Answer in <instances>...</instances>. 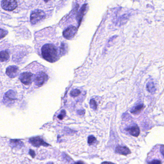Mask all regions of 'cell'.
Segmentation results:
<instances>
[{"instance_id": "7c38bea8", "label": "cell", "mask_w": 164, "mask_h": 164, "mask_svg": "<svg viewBox=\"0 0 164 164\" xmlns=\"http://www.w3.org/2000/svg\"><path fill=\"white\" fill-rule=\"evenodd\" d=\"M10 58V54L8 50L0 51V62H6Z\"/></svg>"}, {"instance_id": "ac0fdd59", "label": "cell", "mask_w": 164, "mask_h": 164, "mask_svg": "<svg viewBox=\"0 0 164 164\" xmlns=\"http://www.w3.org/2000/svg\"><path fill=\"white\" fill-rule=\"evenodd\" d=\"M90 107L94 110H96L97 109V103L94 99H91L90 100Z\"/></svg>"}, {"instance_id": "ba28073f", "label": "cell", "mask_w": 164, "mask_h": 164, "mask_svg": "<svg viewBox=\"0 0 164 164\" xmlns=\"http://www.w3.org/2000/svg\"><path fill=\"white\" fill-rule=\"evenodd\" d=\"M17 99L16 93L14 90H9L6 93L4 97V100L6 102H12Z\"/></svg>"}, {"instance_id": "9a60e30c", "label": "cell", "mask_w": 164, "mask_h": 164, "mask_svg": "<svg viewBox=\"0 0 164 164\" xmlns=\"http://www.w3.org/2000/svg\"><path fill=\"white\" fill-rule=\"evenodd\" d=\"M10 145L12 147L20 148L23 146V143L21 141L17 140H11Z\"/></svg>"}, {"instance_id": "4fadbf2b", "label": "cell", "mask_w": 164, "mask_h": 164, "mask_svg": "<svg viewBox=\"0 0 164 164\" xmlns=\"http://www.w3.org/2000/svg\"><path fill=\"white\" fill-rule=\"evenodd\" d=\"M143 108H144V104L140 103V104H138L137 106H136L134 108H132L130 112L133 114H139L140 113V112Z\"/></svg>"}, {"instance_id": "44dd1931", "label": "cell", "mask_w": 164, "mask_h": 164, "mask_svg": "<svg viewBox=\"0 0 164 164\" xmlns=\"http://www.w3.org/2000/svg\"><path fill=\"white\" fill-rule=\"evenodd\" d=\"M66 113L65 111L63 110V111H62L60 114L58 115V118L60 119V120H62V119L65 117V116H66Z\"/></svg>"}, {"instance_id": "d6986e66", "label": "cell", "mask_w": 164, "mask_h": 164, "mask_svg": "<svg viewBox=\"0 0 164 164\" xmlns=\"http://www.w3.org/2000/svg\"><path fill=\"white\" fill-rule=\"evenodd\" d=\"M80 94V91L78 89H74L70 92V95L72 97H77Z\"/></svg>"}, {"instance_id": "ffe728a7", "label": "cell", "mask_w": 164, "mask_h": 164, "mask_svg": "<svg viewBox=\"0 0 164 164\" xmlns=\"http://www.w3.org/2000/svg\"><path fill=\"white\" fill-rule=\"evenodd\" d=\"M7 32L6 30L0 29V39L5 37L7 35Z\"/></svg>"}, {"instance_id": "7a4b0ae2", "label": "cell", "mask_w": 164, "mask_h": 164, "mask_svg": "<svg viewBox=\"0 0 164 164\" xmlns=\"http://www.w3.org/2000/svg\"><path fill=\"white\" fill-rule=\"evenodd\" d=\"M45 17V14L43 11L35 10L33 11L30 15V22L33 24H36L42 20Z\"/></svg>"}, {"instance_id": "30bf717a", "label": "cell", "mask_w": 164, "mask_h": 164, "mask_svg": "<svg viewBox=\"0 0 164 164\" xmlns=\"http://www.w3.org/2000/svg\"><path fill=\"white\" fill-rule=\"evenodd\" d=\"M126 131L130 135L134 137H138L140 133V130L138 126L134 125L127 128Z\"/></svg>"}, {"instance_id": "5b68a950", "label": "cell", "mask_w": 164, "mask_h": 164, "mask_svg": "<svg viewBox=\"0 0 164 164\" xmlns=\"http://www.w3.org/2000/svg\"><path fill=\"white\" fill-rule=\"evenodd\" d=\"M32 74L30 72H24L22 73L20 78L21 82L26 86L30 84L32 81Z\"/></svg>"}, {"instance_id": "5bb4252c", "label": "cell", "mask_w": 164, "mask_h": 164, "mask_svg": "<svg viewBox=\"0 0 164 164\" xmlns=\"http://www.w3.org/2000/svg\"><path fill=\"white\" fill-rule=\"evenodd\" d=\"M86 6L87 5H83L82 6V8L80 9V12L78 15V23H79V25L81 22V20H82V18H83L85 12L86 10Z\"/></svg>"}, {"instance_id": "cb8c5ba5", "label": "cell", "mask_w": 164, "mask_h": 164, "mask_svg": "<svg viewBox=\"0 0 164 164\" xmlns=\"http://www.w3.org/2000/svg\"><path fill=\"white\" fill-rule=\"evenodd\" d=\"M101 164H114L113 163H111V162H104V163H102Z\"/></svg>"}, {"instance_id": "603a6c76", "label": "cell", "mask_w": 164, "mask_h": 164, "mask_svg": "<svg viewBox=\"0 0 164 164\" xmlns=\"http://www.w3.org/2000/svg\"><path fill=\"white\" fill-rule=\"evenodd\" d=\"M73 164H84L83 162H81V161H79V162H75Z\"/></svg>"}, {"instance_id": "7402d4cb", "label": "cell", "mask_w": 164, "mask_h": 164, "mask_svg": "<svg viewBox=\"0 0 164 164\" xmlns=\"http://www.w3.org/2000/svg\"><path fill=\"white\" fill-rule=\"evenodd\" d=\"M29 153H30V155L32 157H34L35 156V152L34 151L32 150H30V152H29Z\"/></svg>"}, {"instance_id": "e0dca14e", "label": "cell", "mask_w": 164, "mask_h": 164, "mask_svg": "<svg viewBox=\"0 0 164 164\" xmlns=\"http://www.w3.org/2000/svg\"><path fill=\"white\" fill-rule=\"evenodd\" d=\"M97 142V140L94 136L91 135L89 137L88 139V142L90 145H95Z\"/></svg>"}, {"instance_id": "3957f363", "label": "cell", "mask_w": 164, "mask_h": 164, "mask_svg": "<svg viewBox=\"0 0 164 164\" xmlns=\"http://www.w3.org/2000/svg\"><path fill=\"white\" fill-rule=\"evenodd\" d=\"M48 79V75L45 72H38L36 74L34 79L35 84L37 86L41 87L47 82Z\"/></svg>"}, {"instance_id": "8992f818", "label": "cell", "mask_w": 164, "mask_h": 164, "mask_svg": "<svg viewBox=\"0 0 164 164\" xmlns=\"http://www.w3.org/2000/svg\"><path fill=\"white\" fill-rule=\"evenodd\" d=\"M77 31V29L75 26H70L67 27L63 32V36L67 39H70L75 35Z\"/></svg>"}, {"instance_id": "6da1fadb", "label": "cell", "mask_w": 164, "mask_h": 164, "mask_svg": "<svg viewBox=\"0 0 164 164\" xmlns=\"http://www.w3.org/2000/svg\"><path fill=\"white\" fill-rule=\"evenodd\" d=\"M42 57L51 63L55 62L58 59V53L55 46L51 44L45 45L41 49Z\"/></svg>"}, {"instance_id": "52a82bcc", "label": "cell", "mask_w": 164, "mask_h": 164, "mask_svg": "<svg viewBox=\"0 0 164 164\" xmlns=\"http://www.w3.org/2000/svg\"><path fill=\"white\" fill-rule=\"evenodd\" d=\"M29 142L32 145L36 147H39L40 146H47L49 145L48 144L45 142L43 140V139L40 138L39 137H35L29 139Z\"/></svg>"}, {"instance_id": "484cf974", "label": "cell", "mask_w": 164, "mask_h": 164, "mask_svg": "<svg viewBox=\"0 0 164 164\" xmlns=\"http://www.w3.org/2000/svg\"><path fill=\"white\" fill-rule=\"evenodd\" d=\"M47 164H53V163H52V162H49V163H47Z\"/></svg>"}, {"instance_id": "8fae6325", "label": "cell", "mask_w": 164, "mask_h": 164, "mask_svg": "<svg viewBox=\"0 0 164 164\" xmlns=\"http://www.w3.org/2000/svg\"><path fill=\"white\" fill-rule=\"evenodd\" d=\"M116 152L122 155H127L130 153L128 147L123 146H118L116 148Z\"/></svg>"}, {"instance_id": "d4e9b609", "label": "cell", "mask_w": 164, "mask_h": 164, "mask_svg": "<svg viewBox=\"0 0 164 164\" xmlns=\"http://www.w3.org/2000/svg\"><path fill=\"white\" fill-rule=\"evenodd\" d=\"M50 1H51V0H45V2H48Z\"/></svg>"}, {"instance_id": "9c48e42d", "label": "cell", "mask_w": 164, "mask_h": 164, "mask_svg": "<svg viewBox=\"0 0 164 164\" xmlns=\"http://www.w3.org/2000/svg\"><path fill=\"white\" fill-rule=\"evenodd\" d=\"M18 68L16 66H10L6 69V73L9 77L14 78L17 75Z\"/></svg>"}, {"instance_id": "2e32d148", "label": "cell", "mask_w": 164, "mask_h": 164, "mask_svg": "<svg viewBox=\"0 0 164 164\" xmlns=\"http://www.w3.org/2000/svg\"><path fill=\"white\" fill-rule=\"evenodd\" d=\"M147 89L150 93H154L155 91V88L153 82H149L147 84Z\"/></svg>"}, {"instance_id": "277c9868", "label": "cell", "mask_w": 164, "mask_h": 164, "mask_svg": "<svg viewBox=\"0 0 164 164\" xmlns=\"http://www.w3.org/2000/svg\"><path fill=\"white\" fill-rule=\"evenodd\" d=\"M17 4L16 0H2V6L5 10H14L17 7Z\"/></svg>"}]
</instances>
